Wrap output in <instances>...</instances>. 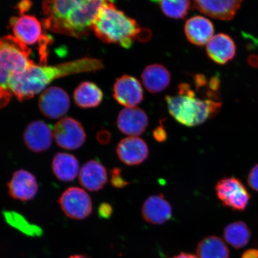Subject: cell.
<instances>
[{
  "label": "cell",
  "mask_w": 258,
  "mask_h": 258,
  "mask_svg": "<svg viewBox=\"0 0 258 258\" xmlns=\"http://www.w3.org/2000/svg\"><path fill=\"white\" fill-rule=\"evenodd\" d=\"M104 1L61 0L43 3L46 18L43 27L54 33L82 38L93 31L99 9Z\"/></svg>",
  "instance_id": "obj_1"
},
{
  "label": "cell",
  "mask_w": 258,
  "mask_h": 258,
  "mask_svg": "<svg viewBox=\"0 0 258 258\" xmlns=\"http://www.w3.org/2000/svg\"><path fill=\"white\" fill-rule=\"evenodd\" d=\"M104 67L101 60L89 57L54 66L34 64L13 77L9 89L19 101H25L43 91L54 80L73 74L96 72Z\"/></svg>",
  "instance_id": "obj_2"
},
{
  "label": "cell",
  "mask_w": 258,
  "mask_h": 258,
  "mask_svg": "<svg viewBox=\"0 0 258 258\" xmlns=\"http://www.w3.org/2000/svg\"><path fill=\"white\" fill-rule=\"evenodd\" d=\"M142 30L135 19L110 1L103 3L93 25V31L102 41L124 48H130L139 40Z\"/></svg>",
  "instance_id": "obj_3"
},
{
  "label": "cell",
  "mask_w": 258,
  "mask_h": 258,
  "mask_svg": "<svg viewBox=\"0 0 258 258\" xmlns=\"http://www.w3.org/2000/svg\"><path fill=\"white\" fill-rule=\"evenodd\" d=\"M165 101L171 116L188 127L196 126L215 117L222 107L221 102L198 98L191 85L186 83L177 86V95H167Z\"/></svg>",
  "instance_id": "obj_4"
},
{
  "label": "cell",
  "mask_w": 258,
  "mask_h": 258,
  "mask_svg": "<svg viewBox=\"0 0 258 258\" xmlns=\"http://www.w3.org/2000/svg\"><path fill=\"white\" fill-rule=\"evenodd\" d=\"M31 48L15 36L8 35L0 38V87L2 88L10 91V83L13 77L35 64L31 59Z\"/></svg>",
  "instance_id": "obj_5"
},
{
  "label": "cell",
  "mask_w": 258,
  "mask_h": 258,
  "mask_svg": "<svg viewBox=\"0 0 258 258\" xmlns=\"http://www.w3.org/2000/svg\"><path fill=\"white\" fill-rule=\"evenodd\" d=\"M14 36L26 46H39L40 66H46L48 56V47L51 40L44 33L42 25L34 16L21 15L14 17L10 20Z\"/></svg>",
  "instance_id": "obj_6"
},
{
  "label": "cell",
  "mask_w": 258,
  "mask_h": 258,
  "mask_svg": "<svg viewBox=\"0 0 258 258\" xmlns=\"http://www.w3.org/2000/svg\"><path fill=\"white\" fill-rule=\"evenodd\" d=\"M215 191L223 205L235 211H244L249 204V193L240 180L235 177L219 180L216 185Z\"/></svg>",
  "instance_id": "obj_7"
},
{
  "label": "cell",
  "mask_w": 258,
  "mask_h": 258,
  "mask_svg": "<svg viewBox=\"0 0 258 258\" xmlns=\"http://www.w3.org/2000/svg\"><path fill=\"white\" fill-rule=\"evenodd\" d=\"M61 209L67 217L76 220L88 218L92 212V202L88 192L78 187H71L59 199Z\"/></svg>",
  "instance_id": "obj_8"
},
{
  "label": "cell",
  "mask_w": 258,
  "mask_h": 258,
  "mask_svg": "<svg viewBox=\"0 0 258 258\" xmlns=\"http://www.w3.org/2000/svg\"><path fill=\"white\" fill-rule=\"evenodd\" d=\"M53 137L58 146L69 150L79 149L85 144L86 135L82 124L73 118L61 119L54 126Z\"/></svg>",
  "instance_id": "obj_9"
},
{
  "label": "cell",
  "mask_w": 258,
  "mask_h": 258,
  "mask_svg": "<svg viewBox=\"0 0 258 258\" xmlns=\"http://www.w3.org/2000/svg\"><path fill=\"white\" fill-rule=\"evenodd\" d=\"M39 108L44 115L51 119L62 117L69 111L70 99L69 95L58 87H50L41 95Z\"/></svg>",
  "instance_id": "obj_10"
},
{
  "label": "cell",
  "mask_w": 258,
  "mask_h": 258,
  "mask_svg": "<svg viewBox=\"0 0 258 258\" xmlns=\"http://www.w3.org/2000/svg\"><path fill=\"white\" fill-rule=\"evenodd\" d=\"M113 96L118 104L125 108H134L143 101V87L135 77L123 75L116 80Z\"/></svg>",
  "instance_id": "obj_11"
},
{
  "label": "cell",
  "mask_w": 258,
  "mask_h": 258,
  "mask_svg": "<svg viewBox=\"0 0 258 258\" xmlns=\"http://www.w3.org/2000/svg\"><path fill=\"white\" fill-rule=\"evenodd\" d=\"M119 159L127 166H138L144 162L149 155L145 141L139 137H129L118 143L116 149Z\"/></svg>",
  "instance_id": "obj_12"
},
{
  "label": "cell",
  "mask_w": 258,
  "mask_h": 258,
  "mask_svg": "<svg viewBox=\"0 0 258 258\" xmlns=\"http://www.w3.org/2000/svg\"><path fill=\"white\" fill-rule=\"evenodd\" d=\"M10 196L22 202L33 199L37 195L38 185L35 177L28 171L21 169L14 173L8 183Z\"/></svg>",
  "instance_id": "obj_13"
},
{
  "label": "cell",
  "mask_w": 258,
  "mask_h": 258,
  "mask_svg": "<svg viewBox=\"0 0 258 258\" xmlns=\"http://www.w3.org/2000/svg\"><path fill=\"white\" fill-rule=\"evenodd\" d=\"M117 124L122 134L138 137L146 130L148 117L147 113L140 108H124L119 113Z\"/></svg>",
  "instance_id": "obj_14"
},
{
  "label": "cell",
  "mask_w": 258,
  "mask_h": 258,
  "mask_svg": "<svg viewBox=\"0 0 258 258\" xmlns=\"http://www.w3.org/2000/svg\"><path fill=\"white\" fill-rule=\"evenodd\" d=\"M53 134L51 128L46 122L38 120L32 121L24 132V143L32 152H43L49 149Z\"/></svg>",
  "instance_id": "obj_15"
},
{
  "label": "cell",
  "mask_w": 258,
  "mask_h": 258,
  "mask_svg": "<svg viewBox=\"0 0 258 258\" xmlns=\"http://www.w3.org/2000/svg\"><path fill=\"white\" fill-rule=\"evenodd\" d=\"M243 1L227 0V1H207L197 0L193 2V8L202 14L212 18L222 21H230L240 9Z\"/></svg>",
  "instance_id": "obj_16"
},
{
  "label": "cell",
  "mask_w": 258,
  "mask_h": 258,
  "mask_svg": "<svg viewBox=\"0 0 258 258\" xmlns=\"http://www.w3.org/2000/svg\"><path fill=\"white\" fill-rule=\"evenodd\" d=\"M142 215L148 223L161 225L172 218V209L163 195L149 197L142 207Z\"/></svg>",
  "instance_id": "obj_17"
},
{
  "label": "cell",
  "mask_w": 258,
  "mask_h": 258,
  "mask_svg": "<svg viewBox=\"0 0 258 258\" xmlns=\"http://www.w3.org/2000/svg\"><path fill=\"white\" fill-rule=\"evenodd\" d=\"M206 52L210 59L216 63L225 64L235 57L236 46L230 35L219 33L208 42Z\"/></svg>",
  "instance_id": "obj_18"
},
{
  "label": "cell",
  "mask_w": 258,
  "mask_h": 258,
  "mask_svg": "<svg viewBox=\"0 0 258 258\" xmlns=\"http://www.w3.org/2000/svg\"><path fill=\"white\" fill-rule=\"evenodd\" d=\"M79 182L88 191H100L108 182L107 171L99 161L90 160L84 164L80 171Z\"/></svg>",
  "instance_id": "obj_19"
},
{
  "label": "cell",
  "mask_w": 258,
  "mask_h": 258,
  "mask_svg": "<svg viewBox=\"0 0 258 258\" xmlns=\"http://www.w3.org/2000/svg\"><path fill=\"white\" fill-rule=\"evenodd\" d=\"M184 31L187 39L196 46L207 44L214 37V27L208 18L196 16L186 21Z\"/></svg>",
  "instance_id": "obj_20"
},
{
  "label": "cell",
  "mask_w": 258,
  "mask_h": 258,
  "mask_svg": "<svg viewBox=\"0 0 258 258\" xmlns=\"http://www.w3.org/2000/svg\"><path fill=\"white\" fill-rule=\"evenodd\" d=\"M142 81L148 92L157 93L163 91L170 83L169 71L161 64H151L147 66L141 75Z\"/></svg>",
  "instance_id": "obj_21"
},
{
  "label": "cell",
  "mask_w": 258,
  "mask_h": 258,
  "mask_svg": "<svg viewBox=\"0 0 258 258\" xmlns=\"http://www.w3.org/2000/svg\"><path fill=\"white\" fill-rule=\"evenodd\" d=\"M79 162L72 154L66 153H57L52 161V170L57 178L60 181L72 182L79 173Z\"/></svg>",
  "instance_id": "obj_22"
},
{
  "label": "cell",
  "mask_w": 258,
  "mask_h": 258,
  "mask_svg": "<svg viewBox=\"0 0 258 258\" xmlns=\"http://www.w3.org/2000/svg\"><path fill=\"white\" fill-rule=\"evenodd\" d=\"M103 93L95 83L83 82L77 87L74 92V101L77 106L83 108H94L102 101Z\"/></svg>",
  "instance_id": "obj_23"
},
{
  "label": "cell",
  "mask_w": 258,
  "mask_h": 258,
  "mask_svg": "<svg viewBox=\"0 0 258 258\" xmlns=\"http://www.w3.org/2000/svg\"><path fill=\"white\" fill-rule=\"evenodd\" d=\"M198 258H229L230 251L221 238L212 235L203 239L197 247Z\"/></svg>",
  "instance_id": "obj_24"
},
{
  "label": "cell",
  "mask_w": 258,
  "mask_h": 258,
  "mask_svg": "<svg viewBox=\"0 0 258 258\" xmlns=\"http://www.w3.org/2000/svg\"><path fill=\"white\" fill-rule=\"evenodd\" d=\"M6 223L29 237H41L43 234L40 226L31 223L23 215L15 211L3 212Z\"/></svg>",
  "instance_id": "obj_25"
},
{
  "label": "cell",
  "mask_w": 258,
  "mask_h": 258,
  "mask_svg": "<svg viewBox=\"0 0 258 258\" xmlns=\"http://www.w3.org/2000/svg\"><path fill=\"white\" fill-rule=\"evenodd\" d=\"M226 241L235 249L246 246L250 240V232L243 222H233L225 227L224 233Z\"/></svg>",
  "instance_id": "obj_26"
},
{
  "label": "cell",
  "mask_w": 258,
  "mask_h": 258,
  "mask_svg": "<svg viewBox=\"0 0 258 258\" xmlns=\"http://www.w3.org/2000/svg\"><path fill=\"white\" fill-rule=\"evenodd\" d=\"M161 11L167 17L175 19H183L191 8V2L188 0L157 2Z\"/></svg>",
  "instance_id": "obj_27"
},
{
  "label": "cell",
  "mask_w": 258,
  "mask_h": 258,
  "mask_svg": "<svg viewBox=\"0 0 258 258\" xmlns=\"http://www.w3.org/2000/svg\"><path fill=\"white\" fill-rule=\"evenodd\" d=\"M111 185L117 188H122L126 186L129 183L125 180L121 175V170L118 167H114L111 173Z\"/></svg>",
  "instance_id": "obj_28"
},
{
  "label": "cell",
  "mask_w": 258,
  "mask_h": 258,
  "mask_svg": "<svg viewBox=\"0 0 258 258\" xmlns=\"http://www.w3.org/2000/svg\"><path fill=\"white\" fill-rule=\"evenodd\" d=\"M247 181L250 188L258 192V164L250 170Z\"/></svg>",
  "instance_id": "obj_29"
},
{
  "label": "cell",
  "mask_w": 258,
  "mask_h": 258,
  "mask_svg": "<svg viewBox=\"0 0 258 258\" xmlns=\"http://www.w3.org/2000/svg\"><path fill=\"white\" fill-rule=\"evenodd\" d=\"M99 217L101 219H108L111 218L113 212L112 206L107 203H102L98 208Z\"/></svg>",
  "instance_id": "obj_30"
},
{
  "label": "cell",
  "mask_w": 258,
  "mask_h": 258,
  "mask_svg": "<svg viewBox=\"0 0 258 258\" xmlns=\"http://www.w3.org/2000/svg\"><path fill=\"white\" fill-rule=\"evenodd\" d=\"M153 137L158 143H162L166 141L167 138V132L162 124H161L159 126H157L154 129Z\"/></svg>",
  "instance_id": "obj_31"
},
{
  "label": "cell",
  "mask_w": 258,
  "mask_h": 258,
  "mask_svg": "<svg viewBox=\"0 0 258 258\" xmlns=\"http://www.w3.org/2000/svg\"><path fill=\"white\" fill-rule=\"evenodd\" d=\"M12 93L9 90H5L0 87V109L7 105L12 96Z\"/></svg>",
  "instance_id": "obj_32"
},
{
  "label": "cell",
  "mask_w": 258,
  "mask_h": 258,
  "mask_svg": "<svg viewBox=\"0 0 258 258\" xmlns=\"http://www.w3.org/2000/svg\"><path fill=\"white\" fill-rule=\"evenodd\" d=\"M111 138L110 133L106 131L99 132L97 135V140L100 144L103 145L108 144L110 142Z\"/></svg>",
  "instance_id": "obj_33"
},
{
  "label": "cell",
  "mask_w": 258,
  "mask_h": 258,
  "mask_svg": "<svg viewBox=\"0 0 258 258\" xmlns=\"http://www.w3.org/2000/svg\"><path fill=\"white\" fill-rule=\"evenodd\" d=\"M32 3L30 2H22L19 3L18 9L20 12L21 15H23L25 12H27L30 9Z\"/></svg>",
  "instance_id": "obj_34"
},
{
  "label": "cell",
  "mask_w": 258,
  "mask_h": 258,
  "mask_svg": "<svg viewBox=\"0 0 258 258\" xmlns=\"http://www.w3.org/2000/svg\"><path fill=\"white\" fill-rule=\"evenodd\" d=\"M247 63L251 67L257 69L258 68V56L255 54H250L247 58Z\"/></svg>",
  "instance_id": "obj_35"
},
{
  "label": "cell",
  "mask_w": 258,
  "mask_h": 258,
  "mask_svg": "<svg viewBox=\"0 0 258 258\" xmlns=\"http://www.w3.org/2000/svg\"><path fill=\"white\" fill-rule=\"evenodd\" d=\"M241 258H258V250L255 249L247 250L243 254Z\"/></svg>",
  "instance_id": "obj_36"
},
{
  "label": "cell",
  "mask_w": 258,
  "mask_h": 258,
  "mask_svg": "<svg viewBox=\"0 0 258 258\" xmlns=\"http://www.w3.org/2000/svg\"><path fill=\"white\" fill-rule=\"evenodd\" d=\"M170 258H198V257H197V256L195 255V254L182 252L179 254H177V255L173 256Z\"/></svg>",
  "instance_id": "obj_37"
},
{
  "label": "cell",
  "mask_w": 258,
  "mask_h": 258,
  "mask_svg": "<svg viewBox=\"0 0 258 258\" xmlns=\"http://www.w3.org/2000/svg\"><path fill=\"white\" fill-rule=\"evenodd\" d=\"M69 258H89V257L86 255H84V254H75V255L71 256Z\"/></svg>",
  "instance_id": "obj_38"
}]
</instances>
